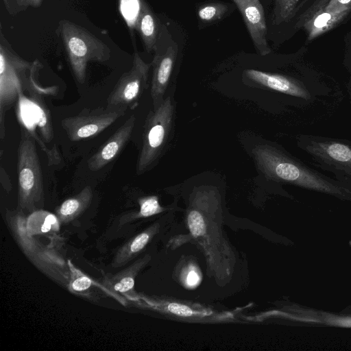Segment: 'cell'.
<instances>
[{
    "label": "cell",
    "instance_id": "ba28073f",
    "mask_svg": "<svg viewBox=\"0 0 351 351\" xmlns=\"http://www.w3.org/2000/svg\"><path fill=\"white\" fill-rule=\"evenodd\" d=\"M17 117L21 125L38 141L41 149L45 152L49 165H57L62 162L61 156L57 149H50L45 143L53 138L50 114L44 106L41 97L20 93L17 99Z\"/></svg>",
    "mask_w": 351,
    "mask_h": 351
},
{
    "label": "cell",
    "instance_id": "d6986e66",
    "mask_svg": "<svg viewBox=\"0 0 351 351\" xmlns=\"http://www.w3.org/2000/svg\"><path fill=\"white\" fill-rule=\"evenodd\" d=\"M158 230V224H153L126 242L117 252L112 266L122 267L134 259L145 248Z\"/></svg>",
    "mask_w": 351,
    "mask_h": 351
},
{
    "label": "cell",
    "instance_id": "2e32d148",
    "mask_svg": "<svg viewBox=\"0 0 351 351\" xmlns=\"http://www.w3.org/2000/svg\"><path fill=\"white\" fill-rule=\"evenodd\" d=\"M308 152L324 162L351 173V147L335 141H312Z\"/></svg>",
    "mask_w": 351,
    "mask_h": 351
},
{
    "label": "cell",
    "instance_id": "5bb4252c",
    "mask_svg": "<svg viewBox=\"0 0 351 351\" xmlns=\"http://www.w3.org/2000/svg\"><path fill=\"white\" fill-rule=\"evenodd\" d=\"M135 122L136 117L132 114L88 160L87 165L90 170H100L119 154L132 136Z\"/></svg>",
    "mask_w": 351,
    "mask_h": 351
},
{
    "label": "cell",
    "instance_id": "9a60e30c",
    "mask_svg": "<svg viewBox=\"0 0 351 351\" xmlns=\"http://www.w3.org/2000/svg\"><path fill=\"white\" fill-rule=\"evenodd\" d=\"M245 77L256 85L287 95L308 99L310 95L304 86L291 77L256 69H246Z\"/></svg>",
    "mask_w": 351,
    "mask_h": 351
},
{
    "label": "cell",
    "instance_id": "ffe728a7",
    "mask_svg": "<svg viewBox=\"0 0 351 351\" xmlns=\"http://www.w3.org/2000/svg\"><path fill=\"white\" fill-rule=\"evenodd\" d=\"M92 199V189L86 186L77 195L64 200L56 209L60 223H67L80 216L90 206Z\"/></svg>",
    "mask_w": 351,
    "mask_h": 351
},
{
    "label": "cell",
    "instance_id": "4316f807",
    "mask_svg": "<svg viewBox=\"0 0 351 351\" xmlns=\"http://www.w3.org/2000/svg\"><path fill=\"white\" fill-rule=\"evenodd\" d=\"M0 180L3 189L7 193H9L12 189L11 180L9 176L2 166L0 169Z\"/></svg>",
    "mask_w": 351,
    "mask_h": 351
},
{
    "label": "cell",
    "instance_id": "d4e9b609",
    "mask_svg": "<svg viewBox=\"0 0 351 351\" xmlns=\"http://www.w3.org/2000/svg\"><path fill=\"white\" fill-rule=\"evenodd\" d=\"M300 0H275L274 23L280 25L289 21L294 15Z\"/></svg>",
    "mask_w": 351,
    "mask_h": 351
},
{
    "label": "cell",
    "instance_id": "83f0119b",
    "mask_svg": "<svg viewBox=\"0 0 351 351\" xmlns=\"http://www.w3.org/2000/svg\"><path fill=\"white\" fill-rule=\"evenodd\" d=\"M16 5L20 8H25L29 6L39 7L43 0H14Z\"/></svg>",
    "mask_w": 351,
    "mask_h": 351
},
{
    "label": "cell",
    "instance_id": "e0dca14e",
    "mask_svg": "<svg viewBox=\"0 0 351 351\" xmlns=\"http://www.w3.org/2000/svg\"><path fill=\"white\" fill-rule=\"evenodd\" d=\"M150 258V256L147 254L121 271L113 275H107L103 280L104 287L109 291L121 293L128 298L133 296L135 295V278Z\"/></svg>",
    "mask_w": 351,
    "mask_h": 351
},
{
    "label": "cell",
    "instance_id": "6da1fadb",
    "mask_svg": "<svg viewBox=\"0 0 351 351\" xmlns=\"http://www.w3.org/2000/svg\"><path fill=\"white\" fill-rule=\"evenodd\" d=\"M219 210L217 191L211 186H202L192 194L186 215L190 233L204 249L208 268L215 276L229 274L233 261L217 220Z\"/></svg>",
    "mask_w": 351,
    "mask_h": 351
},
{
    "label": "cell",
    "instance_id": "484cf974",
    "mask_svg": "<svg viewBox=\"0 0 351 351\" xmlns=\"http://www.w3.org/2000/svg\"><path fill=\"white\" fill-rule=\"evenodd\" d=\"M195 269V268L192 266L186 273L185 284L191 287L197 285L200 281L199 275Z\"/></svg>",
    "mask_w": 351,
    "mask_h": 351
},
{
    "label": "cell",
    "instance_id": "52a82bcc",
    "mask_svg": "<svg viewBox=\"0 0 351 351\" xmlns=\"http://www.w3.org/2000/svg\"><path fill=\"white\" fill-rule=\"evenodd\" d=\"M174 107L167 97L147 116L142 147L136 163V173L143 174L156 165L167 142L172 125Z\"/></svg>",
    "mask_w": 351,
    "mask_h": 351
},
{
    "label": "cell",
    "instance_id": "8fae6325",
    "mask_svg": "<svg viewBox=\"0 0 351 351\" xmlns=\"http://www.w3.org/2000/svg\"><path fill=\"white\" fill-rule=\"evenodd\" d=\"M154 56L152 63V77L151 97L154 108L164 99L176 60L178 46L173 39L166 26L162 25L160 33L155 45Z\"/></svg>",
    "mask_w": 351,
    "mask_h": 351
},
{
    "label": "cell",
    "instance_id": "7a4b0ae2",
    "mask_svg": "<svg viewBox=\"0 0 351 351\" xmlns=\"http://www.w3.org/2000/svg\"><path fill=\"white\" fill-rule=\"evenodd\" d=\"M5 219L10 230L23 254L45 275L66 287L70 280L67 261L52 247L45 245L29 234L26 217L19 210H6Z\"/></svg>",
    "mask_w": 351,
    "mask_h": 351
},
{
    "label": "cell",
    "instance_id": "3957f363",
    "mask_svg": "<svg viewBox=\"0 0 351 351\" xmlns=\"http://www.w3.org/2000/svg\"><path fill=\"white\" fill-rule=\"evenodd\" d=\"M252 153L258 168L269 179L328 193L341 191V187L273 147L257 146Z\"/></svg>",
    "mask_w": 351,
    "mask_h": 351
},
{
    "label": "cell",
    "instance_id": "5b68a950",
    "mask_svg": "<svg viewBox=\"0 0 351 351\" xmlns=\"http://www.w3.org/2000/svg\"><path fill=\"white\" fill-rule=\"evenodd\" d=\"M59 29L73 75L79 83L84 84L88 63L107 62L110 49L89 31L69 21L62 20Z\"/></svg>",
    "mask_w": 351,
    "mask_h": 351
},
{
    "label": "cell",
    "instance_id": "8992f818",
    "mask_svg": "<svg viewBox=\"0 0 351 351\" xmlns=\"http://www.w3.org/2000/svg\"><path fill=\"white\" fill-rule=\"evenodd\" d=\"M1 32L0 43V138L5 136V113L27 90L33 62L16 54Z\"/></svg>",
    "mask_w": 351,
    "mask_h": 351
},
{
    "label": "cell",
    "instance_id": "30bf717a",
    "mask_svg": "<svg viewBox=\"0 0 351 351\" xmlns=\"http://www.w3.org/2000/svg\"><path fill=\"white\" fill-rule=\"evenodd\" d=\"M152 63L145 62L135 51L131 69L119 79L107 98L108 108H132L147 88L149 71Z\"/></svg>",
    "mask_w": 351,
    "mask_h": 351
},
{
    "label": "cell",
    "instance_id": "603a6c76",
    "mask_svg": "<svg viewBox=\"0 0 351 351\" xmlns=\"http://www.w3.org/2000/svg\"><path fill=\"white\" fill-rule=\"evenodd\" d=\"M70 271V280L67 289L73 293L88 295V290L94 285V281L77 268L70 259L67 260Z\"/></svg>",
    "mask_w": 351,
    "mask_h": 351
},
{
    "label": "cell",
    "instance_id": "9c48e42d",
    "mask_svg": "<svg viewBox=\"0 0 351 351\" xmlns=\"http://www.w3.org/2000/svg\"><path fill=\"white\" fill-rule=\"evenodd\" d=\"M351 13V0H317L300 17L308 40L330 31Z\"/></svg>",
    "mask_w": 351,
    "mask_h": 351
},
{
    "label": "cell",
    "instance_id": "4fadbf2b",
    "mask_svg": "<svg viewBox=\"0 0 351 351\" xmlns=\"http://www.w3.org/2000/svg\"><path fill=\"white\" fill-rule=\"evenodd\" d=\"M239 10L256 51L262 56L271 52L267 39L264 10L259 0H233Z\"/></svg>",
    "mask_w": 351,
    "mask_h": 351
},
{
    "label": "cell",
    "instance_id": "ac0fdd59",
    "mask_svg": "<svg viewBox=\"0 0 351 351\" xmlns=\"http://www.w3.org/2000/svg\"><path fill=\"white\" fill-rule=\"evenodd\" d=\"M136 29L147 52L154 51L158 39L161 27L158 17L145 1H141L138 14Z\"/></svg>",
    "mask_w": 351,
    "mask_h": 351
},
{
    "label": "cell",
    "instance_id": "cb8c5ba5",
    "mask_svg": "<svg viewBox=\"0 0 351 351\" xmlns=\"http://www.w3.org/2000/svg\"><path fill=\"white\" fill-rule=\"evenodd\" d=\"M232 5L226 3L216 2L201 5L197 9V16L204 23H210L222 19Z\"/></svg>",
    "mask_w": 351,
    "mask_h": 351
},
{
    "label": "cell",
    "instance_id": "7c38bea8",
    "mask_svg": "<svg viewBox=\"0 0 351 351\" xmlns=\"http://www.w3.org/2000/svg\"><path fill=\"white\" fill-rule=\"evenodd\" d=\"M126 110L108 107L84 108L76 115L64 118L61 125L71 141H79L98 135L123 117Z\"/></svg>",
    "mask_w": 351,
    "mask_h": 351
},
{
    "label": "cell",
    "instance_id": "44dd1931",
    "mask_svg": "<svg viewBox=\"0 0 351 351\" xmlns=\"http://www.w3.org/2000/svg\"><path fill=\"white\" fill-rule=\"evenodd\" d=\"M60 222L51 213L42 209L36 210L26 217V228L32 236L59 231Z\"/></svg>",
    "mask_w": 351,
    "mask_h": 351
},
{
    "label": "cell",
    "instance_id": "277c9868",
    "mask_svg": "<svg viewBox=\"0 0 351 351\" xmlns=\"http://www.w3.org/2000/svg\"><path fill=\"white\" fill-rule=\"evenodd\" d=\"M18 209L29 213L44 204V185L36 141L21 128L17 151Z\"/></svg>",
    "mask_w": 351,
    "mask_h": 351
},
{
    "label": "cell",
    "instance_id": "7402d4cb",
    "mask_svg": "<svg viewBox=\"0 0 351 351\" xmlns=\"http://www.w3.org/2000/svg\"><path fill=\"white\" fill-rule=\"evenodd\" d=\"M138 202L139 204L138 211L123 215L120 219L121 225L140 218L156 215L164 210V208L160 205L156 195L142 197L138 199Z\"/></svg>",
    "mask_w": 351,
    "mask_h": 351
}]
</instances>
